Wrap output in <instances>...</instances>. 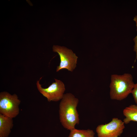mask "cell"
<instances>
[{"instance_id":"obj_1","label":"cell","mask_w":137,"mask_h":137,"mask_svg":"<svg viewBox=\"0 0 137 137\" xmlns=\"http://www.w3.org/2000/svg\"><path fill=\"white\" fill-rule=\"evenodd\" d=\"M78 99L71 93L64 95L59 104L60 122L63 127L70 130L79 123V115L77 110Z\"/></svg>"},{"instance_id":"obj_2","label":"cell","mask_w":137,"mask_h":137,"mask_svg":"<svg viewBox=\"0 0 137 137\" xmlns=\"http://www.w3.org/2000/svg\"><path fill=\"white\" fill-rule=\"evenodd\" d=\"M134 84L130 74L111 75L110 85V98L118 100L125 99L131 93Z\"/></svg>"},{"instance_id":"obj_3","label":"cell","mask_w":137,"mask_h":137,"mask_svg":"<svg viewBox=\"0 0 137 137\" xmlns=\"http://www.w3.org/2000/svg\"><path fill=\"white\" fill-rule=\"evenodd\" d=\"M21 102L17 95L6 91L0 93V114L13 118L19 114Z\"/></svg>"},{"instance_id":"obj_4","label":"cell","mask_w":137,"mask_h":137,"mask_svg":"<svg viewBox=\"0 0 137 137\" xmlns=\"http://www.w3.org/2000/svg\"><path fill=\"white\" fill-rule=\"evenodd\" d=\"M53 49L54 52L58 54L60 59V65L57 67L56 71L66 69L72 72L76 66L78 58L75 54L71 49L58 45H54Z\"/></svg>"},{"instance_id":"obj_5","label":"cell","mask_w":137,"mask_h":137,"mask_svg":"<svg viewBox=\"0 0 137 137\" xmlns=\"http://www.w3.org/2000/svg\"><path fill=\"white\" fill-rule=\"evenodd\" d=\"M42 78H40L37 82V86L39 91L47 98L49 102L57 101L61 99L65 90V85L63 82L55 79V82L53 83L48 88H44L42 87L39 82Z\"/></svg>"},{"instance_id":"obj_6","label":"cell","mask_w":137,"mask_h":137,"mask_svg":"<svg viewBox=\"0 0 137 137\" xmlns=\"http://www.w3.org/2000/svg\"><path fill=\"white\" fill-rule=\"evenodd\" d=\"M124 123L117 118H113L109 123L98 125L96 128L98 137H118L125 128Z\"/></svg>"},{"instance_id":"obj_7","label":"cell","mask_w":137,"mask_h":137,"mask_svg":"<svg viewBox=\"0 0 137 137\" xmlns=\"http://www.w3.org/2000/svg\"><path fill=\"white\" fill-rule=\"evenodd\" d=\"M13 125L12 118L0 114V137H8Z\"/></svg>"},{"instance_id":"obj_8","label":"cell","mask_w":137,"mask_h":137,"mask_svg":"<svg viewBox=\"0 0 137 137\" xmlns=\"http://www.w3.org/2000/svg\"><path fill=\"white\" fill-rule=\"evenodd\" d=\"M123 112L125 117L123 119L125 124H128L131 121L137 122V106L136 105H131L125 108Z\"/></svg>"},{"instance_id":"obj_9","label":"cell","mask_w":137,"mask_h":137,"mask_svg":"<svg viewBox=\"0 0 137 137\" xmlns=\"http://www.w3.org/2000/svg\"><path fill=\"white\" fill-rule=\"evenodd\" d=\"M94 134L92 130H79L75 128L70 130L68 137H95Z\"/></svg>"},{"instance_id":"obj_10","label":"cell","mask_w":137,"mask_h":137,"mask_svg":"<svg viewBox=\"0 0 137 137\" xmlns=\"http://www.w3.org/2000/svg\"><path fill=\"white\" fill-rule=\"evenodd\" d=\"M133 20L135 22L136 26V30L137 31V15L134 17ZM133 40L134 42L133 50L136 53V58L135 60V62L136 60L137 59V35L133 39Z\"/></svg>"},{"instance_id":"obj_11","label":"cell","mask_w":137,"mask_h":137,"mask_svg":"<svg viewBox=\"0 0 137 137\" xmlns=\"http://www.w3.org/2000/svg\"><path fill=\"white\" fill-rule=\"evenodd\" d=\"M131 93L132 94L135 102L137 106V83L135 84Z\"/></svg>"}]
</instances>
